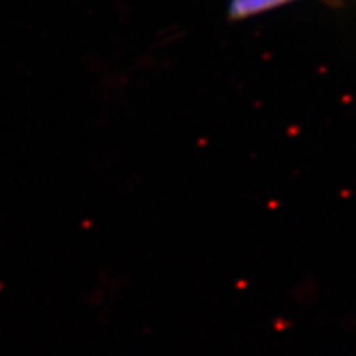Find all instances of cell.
Instances as JSON below:
<instances>
[{
	"mask_svg": "<svg viewBox=\"0 0 356 356\" xmlns=\"http://www.w3.org/2000/svg\"><path fill=\"white\" fill-rule=\"evenodd\" d=\"M287 2H292V0H231L229 15L233 19H246V17L273 10Z\"/></svg>",
	"mask_w": 356,
	"mask_h": 356,
	"instance_id": "6da1fadb",
	"label": "cell"
}]
</instances>
